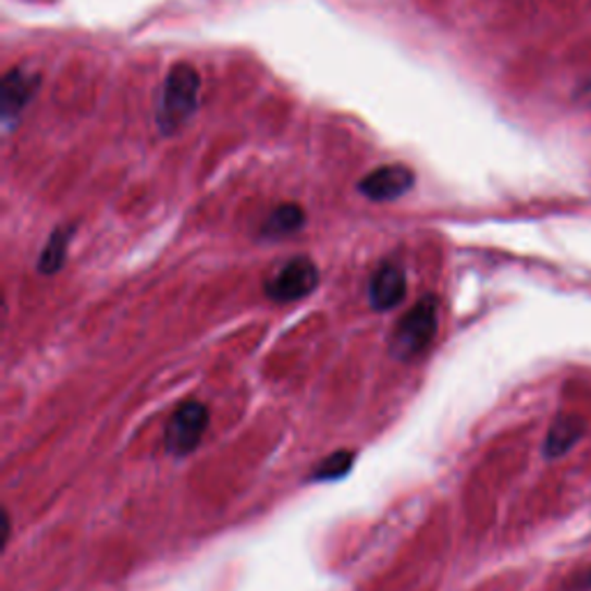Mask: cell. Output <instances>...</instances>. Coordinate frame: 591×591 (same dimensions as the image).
Wrapping results in <instances>:
<instances>
[{"label":"cell","mask_w":591,"mask_h":591,"mask_svg":"<svg viewBox=\"0 0 591 591\" xmlns=\"http://www.w3.org/2000/svg\"><path fill=\"white\" fill-rule=\"evenodd\" d=\"M199 88L201 76L189 63H176L167 72L158 102V127L162 135H174L195 116Z\"/></svg>","instance_id":"obj_1"},{"label":"cell","mask_w":591,"mask_h":591,"mask_svg":"<svg viewBox=\"0 0 591 591\" xmlns=\"http://www.w3.org/2000/svg\"><path fill=\"white\" fill-rule=\"evenodd\" d=\"M436 323H440V300L434 296H426L399 319L391 337V352L399 360H411L421 356L432 345L436 335Z\"/></svg>","instance_id":"obj_2"},{"label":"cell","mask_w":591,"mask_h":591,"mask_svg":"<svg viewBox=\"0 0 591 591\" xmlns=\"http://www.w3.org/2000/svg\"><path fill=\"white\" fill-rule=\"evenodd\" d=\"M319 284L317 263L308 257H294L266 280V296L273 303H294L310 296Z\"/></svg>","instance_id":"obj_3"},{"label":"cell","mask_w":591,"mask_h":591,"mask_svg":"<svg viewBox=\"0 0 591 591\" xmlns=\"http://www.w3.org/2000/svg\"><path fill=\"white\" fill-rule=\"evenodd\" d=\"M208 421H211V416H208L206 405L197 403V399H189V403L181 405L174 414H171L164 430L167 453L176 457L193 453L204 440Z\"/></svg>","instance_id":"obj_4"},{"label":"cell","mask_w":591,"mask_h":591,"mask_svg":"<svg viewBox=\"0 0 591 591\" xmlns=\"http://www.w3.org/2000/svg\"><path fill=\"white\" fill-rule=\"evenodd\" d=\"M416 176L405 164H386L374 169L358 183V193L370 201H395L414 187Z\"/></svg>","instance_id":"obj_5"},{"label":"cell","mask_w":591,"mask_h":591,"mask_svg":"<svg viewBox=\"0 0 591 591\" xmlns=\"http://www.w3.org/2000/svg\"><path fill=\"white\" fill-rule=\"evenodd\" d=\"M405 294H407V278L403 269L395 263H381L374 271L370 287H368V298H370L372 310L386 312L395 308V305L403 303Z\"/></svg>","instance_id":"obj_6"},{"label":"cell","mask_w":591,"mask_h":591,"mask_svg":"<svg viewBox=\"0 0 591 591\" xmlns=\"http://www.w3.org/2000/svg\"><path fill=\"white\" fill-rule=\"evenodd\" d=\"M37 88H40V74L16 67L5 72L3 84H0V111H3L5 123H10V119H19V113L33 100Z\"/></svg>","instance_id":"obj_7"},{"label":"cell","mask_w":591,"mask_h":591,"mask_svg":"<svg viewBox=\"0 0 591 591\" xmlns=\"http://www.w3.org/2000/svg\"><path fill=\"white\" fill-rule=\"evenodd\" d=\"M305 224V211L298 204H282L278 206L275 211L266 218L263 226H261V236L263 238H284L298 234Z\"/></svg>","instance_id":"obj_8"},{"label":"cell","mask_w":591,"mask_h":591,"mask_svg":"<svg viewBox=\"0 0 591 591\" xmlns=\"http://www.w3.org/2000/svg\"><path fill=\"white\" fill-rule=\"evenodd\" d=\"M584 423L578 416H562L555 421V426L550 428L547 442H545V453L547 455H564L570 446H576V442L582 436Z\"/></svg>","instance_id":"obj_9"},{"label":"cell","mask_w":591,"mask_h":591,"mask_svg":"<svg viewBox=\"0 0 591 591\" xmlns=\"http://www.w3.org/2000/svg\"><path fill=\"white\" fill-rule=\"evenodd\" d=\"M72 238V226H61L49 236L45 250L40 255V261H37V271L42 275H53L63 269V263L67 259V245Z\"/></svg>","instance_id":"obj_10"},{"label":"cell","mask_w":591,"mask_h":591,"mask_svg":"<svg viewBox=\"0 0 591 591\" xmlns=\"http://www.w3.org/2000/svg\"><path fill=\"white\" fill-rule=\"evenodd\" d=\"M354 460H356L354 451H337L312 469V479L315 481H337V479H342V476L349 473V469L354 467Z\"/></svg>","instance_id":"obj_11"},{"label":"cell","mask_w":591,"mask_h":591,"mask_svg":"<svg viewBox=\"0 0 591 591\" xmlns=\"http://www.w3.org/2000/svg\"><path fill=\"white\" fill-rule=\"evenodd\" d=\"M587 584H591V576H589V578H587Z\"/></svg>","instance_id":"obj_12"}]
</instances>
